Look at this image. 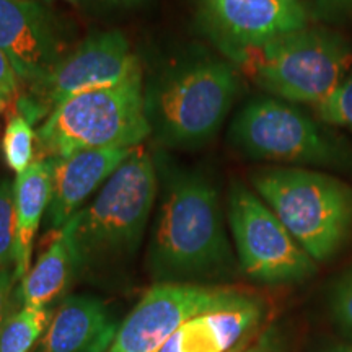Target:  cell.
Listing matches in <instances>:
<instances>
[{
    "label": "cell",
    "instance_id": "obj_11",
    "mask_svg": "<svg viewBox=\"0 0 352 352\" xmlns=\"http://www.w3.org/2000/svg\"><path fill=\"white\" fill-rule=\"evenodd\" d=\"M199 20L227 57L308 25L302 0H197Z\"/></svg>",
    "mask_w": 352,
    "mask_h": 352
},
{
    "label": "cell",
    "instance_id": "obj_16",
    "mask_svg": "<svg viewBox=\"0 0 352 352\" xmlns=\"http://www.w3.org/2000/svg\"><path fill=\"white\" fill-rule=\"evenodd\" d=\"M52 191V162L51 158L34 160L23 173L16 175L13 183L15 195V252H13V276L15 280L32 270L33 241L36 236L43 215L50 208Z\"/></svg>",
    "mask_w": 352,
    "mask_h": 352
},
{
    "label": "cell",
    "instance_id": "obj_6",
    "mask_svg": "<svg viewBox=\"0 0 352 352\" xmlns=\"http://www.w3.org/2000/svg\"><path fill=\"white\" fill-rule=\"evenodd\" d=\"M228 140L254 160L352 173V145L344 138L289 101L272 96L246 103L232 121Z\"/></svg>",
    "mask_w": 352,
    "mask_h": 352
},
{
    "label": "cell",
    "instance_id": "obj_27",
    "mask_svg": "<svg viewBox=\"0 0 352 352\" xmlns=\"http://www.w3.org/2000/svg\"><path fill=\"white\" fill-rule=\"evenodd\" d=\"M95 2L104 7H131L138 6V3L144 2V0H95Z\"/></svg>",
    "mask_w": 352,
    "mask_h": 352
},
{
    "label": "cell",
    "instance_id": "obj_18",
    "mask_svg": "<svg viewBox=\"0 0 352 352\" xmlns=\"http://www.w3.org/2000/svg\"><path fill=\"white\" fill-rule=\"evenodd\" d=\"M51 321L47 308L23 307L10 315L0 333V352H30Z\"/></svg>",
    "mask_w": 352,
    "mask_h": 352
},
{
    "label": "cell",
    "instance_id": "obj_2",
    "mask_svg": "<svg viewBox=\"0 0 352 352\" xmlns=\"http://www.w3.org/2000/svg\"><path fill=\"white\" fill-rule=\"evenodd\" d=\"M274 98L315 107L352 69V44L323 26H303L227 57Z\"/></svg>",
    "mask_w": 352,
    "mask_h": 352
},
{
    "label": "cell",
    "instance_id": "obj_10",
    "mask_svg": "<svg viewBox=\"0 0 352 352\" xmlns=\"http://www.w3.org/2000/svg\"><path fill=\"white\" fill-rule=\"evenodd\" d=\"M245 297L239 290L209 285H155L118 327L107 352H158L186 321L230 307Z\"/></svg>",
    "mask_w": 352,
    "mask_h": 352
},
{
    "label": "cell",
    "instance_id": "obj_25",
    "mask_svg": "<svg viewBox=\"0 0 352 352\" xmlns=\"http://www.w3.org/2000/svg\"><path fill=\"white\" fill-rule=\"evenodd\" d=\"M15 280V276L10 272L8 267L0 270V333H2L3 324L7 321V308H8V298H10L12 284Z\"/></svg>",
    "mask_w": 352,
    "mask_h": 352
},
{
    "label": "cell",
    "instance_id": "obj_5",
    "mask_svg": "<svg viewBox=\"0 0 352 352\" xmlns=\"http://www.w3.org/2000/svg\"><path fill=\"white\" fill-rule=\"evenodd\" d=\"M157 191L155 164L138 145L95 201L70 219L78 270L131 256L142 240Z\"/></svg>",
    "mask_w": 352,
    "mask_h": 352
},
{
    "label": "cell",
    "instance_id": "obj_29",
    "mask_svg": "<svg viewBox=\"0 0 352 352\" xmlns=\"http://www.w3.org/2000/svg\"><path fill=\"white\" fill-rule=\"evenodd\" d=\"M67 2H70V3H77V0H67Z\"/></svg>",
    "mask_w": 352,
    "mask_h": 352
},
{
    "label": "cell",
    "instance_id": "obj_8",
    "mask_svg": "<svg viewBox=\"0 0 352 352\" xmlns=\"http://www.w3.org/2000/svg\"><path fill=\"white\" fill-rule=\"evenodd\" d=\"M142 72L129 41L116 30L88 36L65 54L28 95H20L16 109L30 124L46 120L74 96L120 85Z\"/></svg>",
    "mask_w": 352,
    "mask_h": 352
},
{
    "label": "cell",
    "instance_id": "obj_12",
    "mask_svg": "<svg viewBox=\"0 0 352 352\" xmlns=\"http://www.w3.org/2000/svg\"><path fill=\"white\" fill-rule=\"evenodd\" d=\"M0 50L30 88L65 56L54 23L34 0H0Z\"/></svg>",
    "mask_w": 352,
    "mask_h": 352
},
{
    "label": "cell",
    "instance_id": "obj_21",
    "mask_svg": "<svg viewBox=\"0 0 352 352\" xmlns=\"http://www.w3.org/2000/svg\"><path fill=\"white\" fill-rule=\"evenodd\" d=\"M15 195L13 184L7 178H0V270L13 263L15 252Z\"/></svg>",
    "mask_w": 352,
    "mask_h": 352
},
{
    "label": "cell",
    "instance_id": "obj_24",
    "mask_svg": "<svg viewBox=\"0 0 352 352\" xmlns=\"http://www.w3.org/2000/svg\"><path fill=\"white\" fill-rule=\"evenodd\" d=\"M316 10L333 20L352 19V0H314Z\"/></svg>",
    "mask_w": 352,
    "mask_h": 352
},
{
    "label": "cell",
    "instance_id": "obj_3",
    "mask_svg": "<svg viewBox=\"0 0 352 352\" xmlns=\"http://www.w3.org/2000/svg\"><path fill=\"white\" fill-rule=\"evenodd\" d=\"M230 63L201 57L162 74L145 94L151 134L170 147H201L217 134L239 95Z\"/></svg>",
    "mask_w": 352,
    "mask_h": 352
},
{
    "label": "cell",
    "instance_id": "obj_19",
    "mask_svg": "<svg viewBox=\"0 0 352 352\" xmlns=\"http://www.w3.org/2000/svg\"><path fill=\"white\" fill-rule=\"evenodd\" d=\"M34 140L36 132L23 116L16 114L8 121L2 140V152L8 168L16 175L28 170L34 162Z\"/></svg>",
    "mask_w": 352,
    "mask_h": 352
},
{
    "label": "cell",
    "instance_id": "obj_17",
    "mask_svg": "<svg viewBox=\"0 0 352 352\" xmlns=\"http://www.w3.org/2000/svg\"><path fill=\"white\" fill-rule=\"evenodd\" d=\"M78 271L70 220L56 232L50 246L21 280L23 307L47 308L69 287Z\"/></svg>",
    "mask_w": 352,
    "mask_h": 352
},
{
    "label": "cell",
    "instance_id": "obj_4",
    "mask_svg": "<svg viewBox=\"0 0 352 352\" xmlns=\"http://www.w3.org/2000/svg\"><path fill=\"white\" fill-rule=\"evenodd\" d=\"M256 195L315 263L331 259L352 232V188L323 171L283 166L252 175Z\"/></svg>",
    "mask_w": 352,
    "mask_h": 352
},
{
    "label": "cell",
    "instance_id": "obj_15",
    "mask_svg": "<svg viewBox=\"0 0 352 352\" xmlns=\"http://www.w3.org/2000/svg\"><path fill=\"white\" fill-rule=\"evenodd\" d=\"M116 329L98 298L67 297L51 316L36 352H107Z\"/></svg>",
    "mask_w": 352,
    "mask_h": 352
},
{
    "label": "cell",
    "instance_id": "obj_23",
    "mask_svg": "<svg viewBox=\"0 0 352 352\" xmlns=\"http://www.w3.org/2000/svg\"><path fill=\"white\" fill-rule=\"evenodd\" d=\"M333 311L342 327L352 331V270L336 285L333 294Z\"/></svg>",
    "mask_w": 352,
    "mask_h": 352
},
{
    "label": "cell",
    "instance_id": "obj_7",
    "mask_svg": "<svg viewBox=\"0 0 352 352\" xmlns=\"http://www.w3.org/2000/svg\"><path fill=\"white\" fill-rule=\"evenodd\" d=\"M151 135L145 116L142 72L111 88L74 96L39 126L36 140L46 158L101 147H138Z\"/></svg>",
    "mask_w": 352,
    "mask_h": 352
},
{
    "label": "cell",
    "instance_id": "obj_9",
    "mask_svg": "<svg viewBox=\"0 0 352 352\" xmlns=\"http://www.w3.org/2000/svg\"><path fill=\"white\" fill-rule=\"evenodd\" d=\"M228 222L241 270L252 279L292 284L316 272V263L279 217L241 183H233L228 192Z\"/></svg>",
    "mask_w": 352,
    "mask_h": 352
},
{
    "label": "cell",
    "instance_id": "obj_14",
    "mask_svg": "<svg viewBox=\"0 0 352 352\" xmlns=\"http://www.w3.org/2000/svg\"><path fill=\"white\" fill-rule=\"evenodd\" d=\"M261 316V303L246 296L239 303L186 321L158 352H228L254 336Z\"/></svg>",
    "mask_w": 352,
    "mask_h": 352
},
{
    "label": "cell",
    "instance_id": "obj_1",
    "mask_svg": "<svg viewBox=\"0 0 352 352\" xmlns=\"http://www.w3.org/2000/svg\"><path fill=\"white\" fill-rule=\"evenodd\" d=\"M151 261L164 279L219 276L232 267L219 189L201 171L166 175Z\"/></svg>",
    "mask_w": 352,
    "mask_h": 352
},
{
    "label": "cell",
    "instance_id": "obj_22",
    "mask_svg": "<svg viewBox=\"0 0 352 352\" xmlns=\"http://www.w3.org/2000/svg\"><path fill=\"white\" fill-rule=\"evenodd\" d=\"M20 96V78L8 57L0 50V111L16 103Z\"/></svg>",
    "mask_w": 352,
    "mask_h": 352
},
{
    "label": "cell",
    "instance_id": "obj_13",
    "mask_svg": "<svg viewBox=\"0 0 352 352\" xmlns=\"http://www.w3.org/2000/svg\"><path fill=\"white\" fill-rule=\"evenodd\" d=\"M135 147L88 148L69 157L51 158L52 191L47 208L51 228H63L77 212L87 197L111 178Z\"/></svg>",
    "mask_w": 352,
    "mask_h": 352
},
{
    "label": "cell",
    "instance_id": "obj_20",
    "mask_svg": "<svg viewBox=\"0 0 352 352\" xmlns=\"http://www.w3.org/2000/svg\"><path fill=\"white\" fill-rule=\"evenodd\" d=\"M314 116L333 129H342L352 135V69L327 98L316 103Z\"/></svg>",
    "mask_w": 352,
    "mask_h": 352
},
{
    "label": "cell",
    "instance_id": "obj_26",
    "mask_svg": "<svg viewBox=\"0 0 352 352\" xmlns=\"http://www.w3.org/2000/svg\"><path fill=\"white\" fill-rule=\"evenodd\" d=\"M245 352H280L279 341H277L272 331H267L261 334L256 341L252 342Z\"/></svg>",
    "mask_w": 352,
    "mask_h": 352
},
{
    "label": "cell",
    "instance_id": "obj_28",
    "mask_svg": "<svg viewBox=\"0 0 352 352\" xmlns=\"http://www.w3.org/2000/svg\"><path fill=\"white\" fill-rule=\"evenodd\" d=\"M327 352H352V344H338Z\"/></svg>",
    "mask_w": 352,
    "mask_h": 352
}]
</instances>
